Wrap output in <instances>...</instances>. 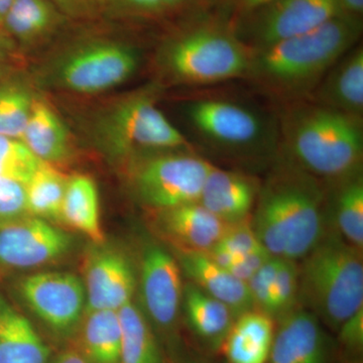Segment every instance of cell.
<instances>
[{
  "mask_svg": "<svg viewBox=\"0 0 363 363\" xmlns=\"http://www.w3.org/2000/svg\"><path fill=\"white\" fill-rule=\"evenodd\" d=\"M184 308L191 329L214 350L221 347L234 320L231 310L194 284L183 290Z\"/></svg>",
  "mask_w": 363,
  "mask_h": 363,
  "instance_id": "obj_24",
  "label": "cell"
},
{
  "mask_svg": "<svg viewBox=\"0 0 363 363\" xmlns=\"http://www.w3.org/2000/svg\"><path fill=\"white\" fill-rule=\"evenodd\" d=\"M58 23V11L50 0H16L0 28L16 44L28 45L45 37Z\"/></svg>",
  "mask_w": 363,
  "mask_h": 363,
  "instance_id": "obj_26",
  "label": "cell"
},
{
  "mask_svg": "<svg viewBox=\"0 0 363 363\" xmlns=\"http://www.w3.org/2000/svg\"><path fill=\"white\" fill-rule=\"evenodd\" d=\"M82 347L89 363L121 362V325L116 310L88 312L82 332Z\"/></svg>",
  "mask_w": 363,
  "mask_h": 363,
  "instance_id": "obj_27",
  "label": "cell"
},
{
  "mask_svg": "<svg viewBox=\"0 0 363 363\" xmlns=\"http://www.w3.org/2000/svg\"><path fill=\"white\" fill-rule=\"evenodd\" d=\"M140 285L143 305L152 321L162 330L173 328L183 298L178 260L164 248L150 245L143 253Z\"/></svg>",
  "mask_w": 363,
  "mask_h": 363,
  "instance_id": "obj_14",
  "label": "cell"
},
{
  "mask_svg": "<svg viewBox=\"0 0 363 363\" xmlns=\"http://www.w3.org/2000/svg\"><path fill=\"white\" fill-rule=\"evenodd\" d=\"M339 347L348 355V359L362 357L363 350V307L345 320L337 332Z\"/></svg>",
  "mask_w": 363,
  "mask_h": 363,
  "instance_id": "obj_36",
  "label": "cell"
},
{
  "mask_svg": "<svg viewBox=\"0 0 363 363\" xmlns=\"http://www.w3.org/2000/svg\"><path fill=\"white\" fill-rule=\"evenodd\" d=\"M60 220L85 234L93 242H104L99 195L96 184L89 177L77 175L68 179Z\"/></svg>",
  "mask_w": 363,
  "mask_h": 363,
  "instance_id": "obj_25",
  "label": "cell"
},
{
  "mask_svg": "<svg viewBox=\"0 0 363 363\" xmlns=\"http://www.w3.org/2000/svg\"><path fill=\"white\" fill-rule=\"evenodd\" d=\"M42 161L18 138L0 135V177L26 185Z\"/></svg>",
  "mask_w": 363,
  "mask_h": 363,
  "instance_id": "obj_31",
  "label": "cell"
},
{
  "mask_svg": "<svg viewBox=\"0 0 363 363\" xmlns=\"http://www.w3.org/2000/svg\"><path fill=\"white\" fill-rule=\"evenodd\" d=\"M271 1L274 0H230V4L235 11L236 16H240Z\"/></svg>",
  "mask_w": 363,
  "mask_h": 363,
  "instance_id": "obj_41",
  "label": "cell"
},
{
  "mask_svg": "<svg viewBox=\"0 0 363 363\" xmlns=\"http://www.w3.org/2000/svg\"><path fill=\"white\" fill-rule=\"evenodd\" d=\"M309 100L327 108L362 117V45H355L329 69Z\"/></svg>",
  "mask_w": 363,
  "mask_h": 363,
  "instance_id": "obj_18",
  "label": "cell"
},
{
  "mask_svg": "<svg viewBox=\"0 0 363 363\" xmlns=\"http://www.w3.org/2000/svg\"><path fill=\"white\" fill-rule=\"evenodd\" d=\"M21 140L40 161H66L71 154L70 138L63 121L49 105L33 101Z\"/></svg>",
  "mask_w": 363,
  "mask_h": 363,
  "instance_id": "obj_23",
  "label": "cell"
},
{
  "mask_svg": "<svg viewBox=\"0 0 363 363\" xmlns=\"http://www.w3.org/2000/svg\"><path fill=\"white\" fill-rule=\"evenodd\" d=\"M286 104L278 119L281 156L323 182L362 171V117L309 99Z\"/></svg>",
  "mask_w": 363,
  "mask_h": 363,
  "instance_id": "obj_3",
  "label": "cell"
},
{
  "mask_svg": "<svg viewBox=\"0 0 363 363\" xmlns=\"http://www.w3.org/2000/svg\"><path fill=\"white\" fill-rule=\"evenodd\" d=\"M272 257L271 253L267 252L266 248L262 247L255 252L247 253L238 257L235 262L228 267L229 272L236 278L247 283L248 279L252 278L260 267Z\"/></svg>",
  "mask_w": 363,
  "mask_h": 363,
  "instance_id": "obj_37",
  "label": "cell"
},
{
  "mask_svg": "<svg viewBox=\"0 0 363 363\" xmlns=\"http://www.w3.org/2000/svg\"><path fill=\"white\" fill-rule=\"evenodd\" d=\"M346 363H362V357L352 358V359H348Z\"/></svg>",
  "mask_w": 363,
  "mask_h": 363,
  "instance_id": "obj_46",
  "label": "cell"
},
{
  "mask_svg": "<svg viewBox=\"0 0 363 363\" xmlns=\"http://www.w3.org/2000/svg\"><path fill=\"white\" fill-rule=\"evenodd\" d=\"M325 183L327 186L329 223L342 236L344 240L362 250V171Z\"/></svg>",
  "mask_w": 363,
  "mask_h": 363,
  "instance_id": "obj_21",
  "label": "cell"
},
{
  "mask_svg": "<svg viewBox=\"0 0 363 363\" xmlns=\"http://www.w3.org/2000/svg\"><path fill=\"white\" fill-rule=\"evenodd\" d=\"M277 322L267 363H334L336 346L313 313L298 307Z\"/></svg>",
  "mask_w": 363,
  "mask_h": 363,
  "instance_id": "obj_13",
  "label": "cell"
},
{
  "mask_svg": "<svg viewBox=\"0 0 363 363\" xmlns=\"http://www.w3.org/2000/svg\"><path fill=\"white\" fill-rule=\"evenodd\" d=\"M274 320L252 309L234 320L221 345L228 363H267L274 340Z\"/></svg>",
  "mask_w": 363,
  "mask_h": 363,
  "instance_id": "obj_20",
  "label": "cell"
},
{
  "mask_svg": "<svg viewBox=\"0 0 363 363\" xmlns=\"http://www.w3.org/2000/svg\"><path fill=\"white\" fill-rule=\"evenodd\" d=\"M344 14L336 0H274L236 16L234 35L250 50L311 32Z\"/></svg>",
  "mask_w": 363,
  "mask_h": 363,
  "instance_id": "obj_8",
  "label": "cell"
},
{
  "mask_svg": "<svg viewBox=\"0 0 363 363\" xmlns=\"http://www.w3.org/2000/svg\"><path fill=\"white\" fill-rule=\"evenodd\" d=\"M214 247L224 250L235 260L242 255L264 247L255 233L252 225V218L240 223L226 225L220 240Z\"/></svg>",
  "mask_w": 363,
  "mask_h": 363,
  "instance_id": "obj_34",
  "label": "cell"
},
{
  "mask_svg": "<svg viewBox=\"0 0 363 363\" xmlns=\"http://www.w3.org/2000/svg\"><path fill=\"white\" fill-rule=\"evenodd\" d=\"M121 1L131 9L145 11V13H155L162 9L161 0H121Z\"/></svg>",
  "mask_w": 363,
  "mask_h": 363,
  "instance_id": "obj_40",
  "label": "cell"
},
{
  "mask_svg": "<svg viewBox=\"0 0 363 363\" xmlns=\"http://www.w3.org/2000/svg\"><path fill=\"white\" fill-rule=\"evenodd\" d=\"M54 1L66 13L74 16H82L92 13L96 7L99 6L102 0H54Z\"/></svg>",
  "mask_w": 363,
  "mask_h": 363,
  "instance_id": "obj_38",
  "label": "cell"
},
{
  "mask_svg": "<svg viewBox=\"0 0 363 363\" xmlns=\"http://www.w3.org/2000/svg\"><path fill=\"white\" fill-rule=\"evenodd\" d=\"M52 363H89L84 355L76 350H66L58 355Z\"/></svg>",
  "mask_w": 363,
  "mask_h": 363,
  "instance_id": "obj_43",
  "label": "cell"
},
{
  "mask_svg": "<svg viewBox=\"0 0 363 363\" xmlns=\"http://www.w3.org/2000/svg\"><path fill=\"white\" fill-rule=\"evenodd\" d=\"M87 312L117 310L131 302L135 277L130 262L121 253L99 250L85 264Z\"/></svg>",
  "mask_w": 363,
  "mask_h": 363,
  "instance_id": "obj_15",
  "label": "cell"
},
{
  "mask_svg": "<svg viewBox=\"0 0 363 363\" xmlns=\"http://www.w3.org/2000/svg\"><path fill=\"white\" fill-rule=\"evenodd\" d=\"M68 178L42 162L26 185V209L32 216L42 219H61L62 206Z\"/></svg>",
  "mask_w": 363,
  "mask_h": 363,
  "instance_id": "obj_29",
  "label": "cell"
},
{
  "mask_svg": "<svg viewBox=\"0 0 363 363\" xmlns=\"http://www.w3.org/2000/svg\"><path fill=\"white\" fill-rule=\"evenodd\" d=\"M362 18L341 14L311 32L250 50L245 78L288 102L309 99L327 72L358 45Z\"/></svg>",
  "mask_w": 363,
  "mask_h": 363,
  "instance_id": "obj_2",
  "label": "cell"
},
{
  "mask_svg": "<svg viewBox=\"0 0 363 363\" xmlns=\"http://www.w3.org/2000/svg\"><path fill=\"white\" fill-rule=\"evenodd\" d=\"M298 307V262L281 259L272 286V319L279 321Z\"/></svg>",
  "mask_w": 363,
  "mask_h": 363,
  "instance_id": "obj_32",
  "label": "cell"
},
{
  "mask_svg": "<svg viewBox=\"0 0 363 363\" xmlns=\"http://www.w3.org/2000/svg\"><path fill=\"white\" fill-rule=\"evenodd\" d=\"M117 312L121 325L119 363H162L156 336L143 313L133 302Z\"/></svg>",
  "mask_w": 363,
  "mask_h": 363,
  "instance_id": "obj_28",
  "label": "cell"
},
{
  "mask_svg": "<svg viewBox=\"0 0 363 363\" xmlns=\"http://www.w3.org/2000/svg\"><path fill=\"white\" fill-rule=\"evenodd\" d=\"M157 212V229L180 252H207L226 228L198 202Z\"/></svg>",
  "mask_w": 363,
  "mask_h": 363,
  "instance_id": "obj_17",
  "label": "cell"
},
{
  "mask_svg": "<svg viewBox=\"0 0 363 363\" xmlns=\"http://www.w3.org/2000/svg\"><path fill=\"white\" fill-rule=\"evenodd\" d=\"M28 213L26 186L0 177V225Z\"/></svg>",
  "mask_w": 363,
  "mask_h": 363,
  "instance_id": "obj_35",
  "label": "cell"
},
{
  "mask_svg": "<svg viewBox=\"0 0 363 363\" xmlns=\"http://www.w3.org/2000/svg\"><path fill=\"white\" fill-rule=\"evenodd\" d=\"M16 45L14 40L2 28H0V79L6 76L7 67Z\"/></svg>",
  "mask_w": 363,
  "mask_h": 363,
  "instance_id": "obj_39",
  "label": "cell"
},
{
  "mask_svg": "<svg viewBox=\"0 0 363 363\" xmlns=\"http://www.w3.org/2000/svg\"><path fill=\"white\" fill-rule=\"evenodd\" d=\"M344 14L362 18L363 0H336Z\"/></svg>",
  "mask_w": 363,
  "mask_h": 363,
  "instance_id": "obj_42",
  "label": "cell"
},
{
  "mask_svg": "<svg viewBox=\"0 0 363 363\" xmlns=\"http://www.w3.org/2000/svg\"><path fill=\"white\" fill-rule=\"evenodd\" d=\"M14 1L16 0H0V28H1L4 18H6L11 7L13 6Z\"/></svg>",
  "mask_w": 363,
  "mask_h": 363,
  "instance_id": "obj_44",
  "label": "cell"
},
{
  "mask_svg": "<svg viewBox=\"0 0 363 363\" xmlns=\"http://www.w3.org/2000/svg\"><path fill=\"white\" fill-rule=\"evenodd\" d=\"M212 167L194 155H154L138 162L133 187L142 202L156 211L197 203Z\"/></svg>",
  "mask_w": 363,
  "mask_h": 363,
  "instance_id": "obj_9",
  "label": "cell"
},
{
  "mask_svg": "<svg viewBox=\"0 0 363 363\" xmlns=\"http://www.w3.org/2000/svg\"><path fill=\"white\" fill-rule=\"evenodd\" d=\"M177 260L192 283L226 305L234 317L253 309L247 283L234 277L203 252L176 250Z\"/></svg>",
  "mask_w": 363,
  "mask_h": 363,
  "instance_id": "obj_19",
  "label": "cell"
},
{
  "mask_svg": "<svg viewBox=\"0 0 363 363\" xmlns=\"http://www.w3.org/2000/svg\"><path fill=\"white\" fill-rule=\"evenodd\" d=\"M49 357L32 323L0 298V363H48Z\"/></svg>",
  "mask_w": 363,
  "mask_h": 363,
  "instance_id": "obj_22",
  "label": "cell"
},
{
  "mask_svg": "<svg viewBox=\"0 0 363 363\" xmlns=\"http://www.w3.org/2000/svg\"><path fill=\"white\" fill-rule=\"evenodd\" d=\"M260 184L242 172L212 167L198 203L225 225L252 218Z\"/></svg>",
  "mask_w": 363,
  "mask_h": 363,
  "instance_id": "obj_16",
  "label": "cell"
},
{
  "mask_svg": "<svg viewBox=\"0 0 363 363\" xmlns=\"http://www.w3.org/2000/svg\"><path fill=\"white\" fill-rule=\"evenodd\" d=\"M250 50L233 28L206 23L172 40L164 52V64L171 75L188 84H214L245 78Z\"/></svg>",
  "mask_w": 363,
  "mask_h": 363,
  "instance_id": "obj_6",
  "label": "cell"
},
{
  "mask_svg": "<svg viewBox=\"0 0 363 363\" xmlns=\"http://www.w3.org/2000/svg\"><path fill=\"white\" fill-rule=\"evenodd\" d=\"M98 136L113 154L188 147L185 136L147 95L123 100L99 121Z\"/></svg>",
  "mask_w": 363,
  "mask_h": 363,
  "instance_id": "obj_7",
  "label": "cell"
},
{
  "mask_svg": "<svg viewBox=\"0 0 363 363\" xmlns=\"http://www.w3.org/2000/svg\"><path fill=\"white\" fill-rule=\"evenodd\" d=\"M21 293L37 316L54 330L68 332L78 323L85 304V288L69 272H40L26 277Z\"/></svg>",
  "mask_w": 363,
  "mask_h": 363,
  "instance_id": "obj_12",
  "label": "cell"
},
{
  "mask_svg": "<svg viewBox=\"0 0 363 363\" xmlns=\"http://www.w3.org/2000/svg\"><path fill=\"white\" fill-rule=\"evenodd\" d=\"M186 117L204 149L242 162L274 161L279 150L278 121L247 104L202 98L186 107Z\"/></svg>",
  "mask_w": 363,
  "mask_h": 363,
  "instance_id": "obj_5",
  "label": "cell"
},
{
  "mask_svg": "<svg viewBox=\"0 0 363 363\" xmlns=\"http://www.w3.org/2000/svg\"><path fill=\"white\" fill-rule=\"evenodd\" d=\"M138 67V54L130 45L100 40L69 52L58 67L57 78L66 89L93 94L123 84Z\"/></svg>",
  "mask_w": 363,
  "mask_h": 363,
  "instance_id": "obj_10",
  "label": "cell"
},
{
  "mask_svg": "<svg viewBox=\"0 0 363 363\" xmlns=\"http://www.w3.org/2000/svg\"><path fill=\"white\" fill-rule=\"evenodd\" d=\"M161 1L162 9H166V7L180 6V4L187 1V0H161Z\"/></svg>",
  "mask_w": 363,
  "mask_h": 363,
  "instance_id": "obj_45",
  "label": "cell"
},
{
  "mask_svg": "<svg viewBox=\"0 0 363 363\" xmlns=\"http://www.w3.org/2000/svg\"><path fill=\"white\" fill-rule=\"evenodd\" d=\"M30 90L20 81L0 79V135L21 140L32 112Z\"/></svg>",
  "mask_w": 363,
  "mask_h": 363,
  "instance_id": "obj_30",
  "label": "cell"
},
{
  "mask_svg": "<svg viewBox=\"0 0 363 363\" xmlns=\"http://www.w3.org/2000/svg\"><path fill=\"white\" fill-rule=\"evenodd\" d=\"M298 307L335 333L363 307L362 250L344 240L333 227L301 259Z\"/></svg>",
  "mask_w": 363,
  "mask_h": 363,
  "instance_id": "obj_4",
  "label": "cell"
},
{
  "mask_svg": "<svg viewBox=\"0 0 363 363\" xmlns=\"http://www.w3.org/2000/svg\"><path fill=\"white\" fill-rule=\"evenodd\" d=\"M278 257H272L248 279L247 285L252 297L253 309L272 318V286L279 264Z\"/></svg>",
  "mask_w": 363,
  "mask_h": 363,
  "instance_id": "obj_33",
  "label": "cell"
},
{
  "mask_svg": "<svg viewBox=\"0 0 363 363\" xmlns=\"http://www.w3.org/2000/svg\"><path fill=\"white\" fill-rule=\"evenodd\" d=\"M252 225L272 257L300 262L330 229L326 183L279 154L260 184Z\"/></svg>",
  "mask_w": 363,
  "mask_h": 363,
  "instance_id": "obj_1",
  "label": "cell"
},
{
  "mask_svg": "<svg viewBox=\"0 0 363 363\" xmlns=\"http://www.w3.org/2000/svg\"><path fill=\"white\" fill-rule=\"evenodd\" d=\"M72 238L39 217L14 219L0 225V264L30 269L48 264L69 252Z\"/></svg>",
  "mask_w": 363,
  "mask_h": 363,
  "instance_id": "obj_11",
  "label": "cell"
}]
</instances>
